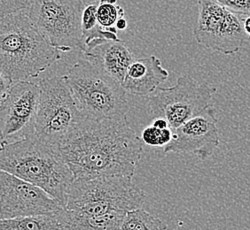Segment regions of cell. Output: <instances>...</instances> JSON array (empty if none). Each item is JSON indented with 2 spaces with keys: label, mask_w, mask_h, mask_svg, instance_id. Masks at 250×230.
Masks as SVG:
<instances>
[{
  "label": "cell",
  "mask_w": 250,
  "mask_h": 230,
  "mask_svg": "<svg viewBox=\"0 0 250 230\" xmlns=\"http://www.w3.org/2000/svg\"><path fill=\"white\" fill-rule=\"evenodd\" d=\"M74 179L134 175L143 142L127 117L93 120L84 118L60 144Z\"/></svg>",
  "instance_id": "obj_1"
},
{
  "label": "cell",
  "mask_w": 250,
  "mask_h": 230,
  "mask_svg": "<svg viewBox=\"0 0 250 230\" xmlns=\"http://www.w3.org/2000/svg\"><path fill=\"white\" fill-rule=\"evenodd\" d=\"M0 170L40 188L65 207L74 176L57 145L35 134L14 142L1 141Z\"/></svg>",
  "instance_id": "obj_2"
},
{
  "label": "cell",
  "mask_w": 250,
  "mask_h": 230,
  "mask_svg": "<svg viewBox=\"0 0 250 230\" xmlns=\"http://www.w3.org/2000/svg\"><path fill=\"white\" fill-rule=\"evenodd\" d=\"M21 11L0 18V72L13 82L37 78L61 59Z\"/></svg>",
  "instance_id": "obj_3"
},
{
  "label": "cell",
  "mask_w": 250,
  "mask_h": 230,
  "mask_svg": "<svg viewBox=\"0 0 250 230\" xmlns=\"http://www.w3.org/2000/svg\"><path fill=\"white\" fill-rule=\"evenodd\" d=\"M65 77L77 107L93 120L127 117L129 104L120 82L88 60H79Z\"/></svg>",
  "instance_id": "obj_4"
},
{
  "label": "cell",
  "mask_w": 250,
  "mask_h": 230,
  "mask_svg": "<svg viewBox=\"0 0 250 230\" xmlns=\"http://www.w3.org/2000/svg\"><path fill=\"white\" fill-rule=\"evenodd\" d=\"M146 194L127 176L74 179L64 209L78 214L126 213L141 208Z\"/></svg>",
  "instance_id": "obj_5"
},
{
  "label": "cell",
  "mask_w": 250,
  "mask_h": 230,
  "mask_svg": "<svg viewBox=\"0 0 250 230\" xmlns=\"http://www.w3.org/2000/svg\"><path fill=\"white\" fill-rule=\"evenodd\" d=\"M28 16L53 47L62 53L85 52L82 0H30Z\"/></svg>",
  "instance_id": "obj_6"
},
{
  "label": "cell",
  "mask_w": 250,
  "mask_h": 230,
  "mask_svg": "<svg viewBox=\"0 0 250 230\" xmlns=\"http://www.w3.org/2000/svg\"><path fill=\"white\" fill-rule=\"evenodd\" d=\"M39 85L40 100L35 135L60 147L62 140L84 117L77 107L64 76L43 78Z\"/></svg>",
  "instance_id": "obj_7"
},
{
  "label": "cell",
  "mask_w": 250,
  "mask_h": 230,
  "mask_svg": "<svg viewBox=\"0 0 250 230\" xmlns=\"http://www.w3.org/2000/svg\"><path fill=\"white\" fill-rule=\"evenodd\" d=\"M199 15L193 29L198 43L225 55L237 53L250 42L243 27L245 16L237 15L216 0H198Z\"/></svg>",
  "instance_id": "obj_8"
},
{
  "label": "cell",
  "mask_w": 250,
  "mask_h": 230,
  "mask_svg": "<svg viewBox=\"0 0 250 230\" xmlns=\"http://www.w3.org/2000/svg\"><path fill=\"white\" fill-rule=\"evenodd\" d=\"M216 92V88L183 76L172 87L158 88V92L148 99V112L152 119L164 118L174 130L210 106Z\"/></svg>",
  "instance_id": "obj_9"
},
{
  "label": "cell",
  "mask_w": 250,
  "mask_h": 230,
  "mask_svg": "<svg viewBox=\"0 0 250 230\" xmlns=\"http://www.w3.org/2000/svg\"><path fill=\"white\" fill-rule=\"evenodd\" d=\"M40 100L39 85L14 82L0 103V140L21 139L35 134Z\"/></svg>",
  "instance_id": "obj_10"
},
{
  "label": "cell",
  "mask_w": 250,
  "mask_h": 230,
  "mask_svg": "<svg viewBox=\"0 0 250 230\" xmlns=\"http://www.w3.org/2000/svg\"><path fill=\"white\" fill-rule=\"evenodd\" d=\"M62 209L40 188L0 170V221L52 214Z\"/></svg>",
  "instance_id": "obj_11"
},
{
  "label": "cell",
  "mask_w": 250,
  "mask_h": 230,
  "mask_svg": "<svg viewBox=\"0 0 250 230\" xmlns=\"http://www.w3.org/2000/svg\"><path fill=\"white\" fill-rule=\"evenodd\" d=\"M217 122V110L210 105L172 130L170 142L164 147V153L192 154L206 160L219 145Z\"/></svg>",
  "instance_id": "obj_12"
},
{
  "label": "cell",
  "mask_w": 250,
  "mask_h": 230,
  "mask_svg": "<svg viewBox=\"0 0 250 230\" xmlns=\"http://www.w3.org/2000/svg\"><path fill=\"white\" fill-rule=\"evenodd\" d=\"M85 59L101 67L117 82H122L134 56L125 41L95 39L86 44L83 53Z\"/></svg>",
  "instance_id": "obj_13"
},
{
  "label": "cell",
  "mask_w": 250,
  "mask_h": 230,
  "mask_svg": "<svg viewBox=\"0 0 250 230\" xmlns=\"http://www.w3.org/2000/svg\"><path fill=\"white\" fill-rule=\"evenodd\" d=\"M168 72L155 56L135 58L125 73L122 86L125 91L136 96H147L165 82Z\"/></svg>",
  "instance_id": "obj_14"
},
{
  "label": "cell",
  "mask_w": 250,
  "mask_h": 230,
  "mask_svg": "<svg viewBox=\"0 0 250 230\" xmlns=\"http://www.w3.org/2000/svg\"><path fill=\"white\" fill-rule=\"evenodd\" d=\"M60 215L63 230H120L125 213L86 216L63 208Z\"/></svg>",
  "instance_id": "obj_15"
},
{
  "label": "cell",
  "mask_w": 250,
  "mask_h": 230,
  "mask_svg": "<svg viewBox=\"0 0 250 230\" xmlns=\"http://www.w3.org/2000/svg\"><path fill=\"white\" fill-rule=\"evenodd\" d=\"M60 211L0 221V230H63Z\"/></svg>",
  "instance_id": "obj_16"
},
{
  "label": "cell",
  "mask_w": 250,
  "mask_h": 230,
  "mask_svg": "<svg viewBox=\"0 0 250 230\" xmlns=\"http://www.w3.org/2000/svg\"><path fill=\"white\" fill-rule=\"evenodd\" d=\"M99 2H94L84 6L82 15V32L85 46L95 39L117 40V31L103 29L98 22L97 10Z\"/></svg>",
  "instance_id": "obj_17"
},
{
  "label": "cell",
  "mask_w": 250,
  "mask_h": 230,
  "mask_svg": "<svg viewBox=\"0 0 250 230\" xmlns=\"http://www.w3.org/2000/svg\"><path fill=\"white\" fill-rule=\"evenodd\" d=\"M167 225L161 219L141 208L127 211L120 230H166Z\"/></svg>",
  "instance_id": "obj_18"
},
{
  "label": "cell",
  "mask_w": 250,
  "mask_h": 230,
  "mask_svg": "<svg viewBox=\"0 0 250 230\" xmlns=\"http://www.w3.org/2000/svg\"><path fill=\"white\" fill-rule=\"evenodd\" d=\"M125 10L117 5V0H100L97 10V19L103 29L117 31L116 21L125 17Z\"/></svg>",
  "instance_id": "obj_19"
},
{
  "label": "cell",
  "mask_w": 250,
  "mask_h": 230,
  "mask_svg": "<svg viewBox=\"0 0 250 230\" xmlns=\"http://www.w3.org/2000/svg\"><path fill=\"white\" fill-rule=\"evenodd\" d=\"M172 137L170 128L161 129L149 124L142 130L140 138L142 142L152 147H165Z\"/></svg>",
  "instance_id": "obj_20"
},
{
  "label": "cell",
  "mask_w": 250,
  "mask_h": 230,
  "mask_svg": "<svg viewBox=\"0 0 250 230\" xmlns=\"http://www.w3.org/2000/svg\"><path fill=\"white\" fill-rule=\"evenodd\" d=\"M29 1L30 0H0V18L27 8Z\"/></svg>",
  "instance_id": "obj_21"
},
{
  "label": "cell",
  "mask_w": 250,
  "mask_h": 230,
  "mask_svg": "<svg viewBox=\"0 0 250 230\" xmlns=\"http://www.w3.org/2000/svg\"><path fill=\"white\" fill-rule=\"evenodd\" d=\"M226 9L242 16L250 15V0H216Z\"/></svg>",
  "instance_id": "obj_22"
},
{
  "label": "cell",
  "mask_w": 250,
  "mask_h": 230,
  "mask_svg": "<svg viewBox=\"0 0 250 230\" xmlns=\"http://www.w3.org/2000/svg\"><path fill=\"white\" fill-rule=\"evenodd\" d=\"M13 82H14L10 78L5 77L2 73L0 72V103L4 98L5 93L7 92Z\"/></svg>",
  "instance_id": "obj_23"
},
{
  "label": "cell",
  "mask_w": 250,
  "mask_h": 230,
  "mask_svg": "<svg viewBox=\"0 0 250 230\" xmlns=\"http://www.w3.org/2000/svg\"><path fill=\"white\" fill-rule=\"evenodd\" d=\"M127 19L125 17H122L116 21V28L117 30H125L127 28Z\"/></svg>",
  "instance_id": "obj_24"
},
{
  "label": "cell",
  "mask_w": 250,
  "mask_h": 230,
  "mask_svg": "<svg viewBox=\"0 0 250 230\" xmlns=\"http://www.w3.org/2000/svg\"><path fill=\"white\" fill-rule=\"evenodd\" d=\"M243 27H244L246 34L248 35V37L250 38V15L246 16L245 18H244Z\"/></svg>",
  "instance_id": "obj_25"
}]
</instances>
